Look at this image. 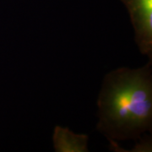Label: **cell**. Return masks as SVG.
Here are the masks:
<instances>
[{
  "mask_svg": "<svg viewBox=\"0 0 152 152\" xmlns=\"http://www.w3.org/2000/svg\"><path fill=\"white\" fill-rule=\"evenodd\" d=\"M129 14L140 53L152 60V0H121Z\"/></svg>",
  "mask_w": 152,
  "mask_h": 152,
  "instance_id": "7a4b0ae2",
  "label": "cell"
},
{
  "mask_svg": "<svg viewBox=\"0 0 152 152\" xmlns=\"http://www.w3.org/2000/svg\"><path fill=\"white\" fill-rule=\"evenodd\" d=\"M53 148L56 152H87L89 136L75 134L69 128L56 126L53 135Z\"/></svg>",
  "mask_w": 152,
  "mask_h": 152,
  "instance_id": "3957f363",
  "label": "cell"
},
{
  "mask_svg": "<svg viewBox=\"0 0 152 152\" xmlns=\"http://www.w3.org/2000/svg\"><path fill=\"white\" fill-rule=\"evenodd\" d=\"M96 129L111 143L138 140L152 129V60L138 69L118 68L104 78Z\"/></svg>",
  "mask_w": 152,
  "mask_h": 152,
  "instance_id": "6da1fadb",
  "label": "cell"
}]
</instances>
